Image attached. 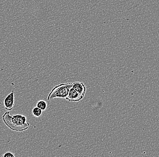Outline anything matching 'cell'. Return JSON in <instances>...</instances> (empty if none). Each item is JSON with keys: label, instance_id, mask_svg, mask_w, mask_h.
<instances>
[{"label": "cell", "instance_id": "obj_2", "mask_svg": "<svg viewBox=\"0 0 159 157\" xmlns=\"http://www.w3.org/2000/svg\"><path fill=\"white\" fill-rule=\"evenodd\" d=\"M73 83H61L53 88L47 96V99L51 100L55 98L66 99Z\"/></svg>", "mask_w": 159, "mask_h": 157}, {"label": "cell", "instance_id": "obj_3", "mask_svg": "<svg viewBox=\"0 0 159 157\" xmlns=\"http://www.w3.org/2000/svg\"><path fill=\"white\" fill-rule=\"evenodd\" d=\"M14 96V90H13L5 98L3 102L5 110L10 111L13 109L15 105Z\"/></svg>", "mask_w": 159, "mask_h": 157}, {"label": "cell", "instance_id": "obj_6", "mask_svg": "<svg viewBox=\"0 0 159 157\" xmlns=\"http://www.w3.org/2000/svg\"><path fill=\"white\" fill-rule=\"evenodd\" d=\"M36 106L42 111H45L47 108V102L44 100H40L37 102Z\"/></svg>", "mask_w": 159, "mask_h": 157}, {"label": "cell", "instance_id": "obj_5", "mask_svg": "<svg viewBox=\"0 0 159 157\" xmlns=\"http://www.w3.org/2000/svg\"><path fill=\"white\" fill-rule=\"evenodd\" d=\"M72 88L80 94L85 95L86 91V88L83 82H73Z\"/></svg>", "mask_w": 159, "mask_h": 157}, {"label": "cell", "instance_id": "obj_8", "mask_svg": "<svg viewBox=\"0 0 159 157\" xmlns=\"http://www.w3.org/2000/svg\"><path fill=\"white\" fill-rule=\"evenodd\" d=\"M15 155L11 152H7L2 155V157H15Z\"/></svg>", "mask_w": 159, "mask_h": 157}, {"label": "cell", "instance_id": "obj_4", "mask_svg": "<svg viewBox=\"0 0 159 157\" xmlns=\"http://www.w3.org/2000/svg\"><path fill=\"white\" fill-rule=\"evenodd\" d=\"M85 95L80 94L76 92L73 88H71L69 91V93L66 100L70 102H78L83 99Z\"/></svg>", "mask_w": 159, "mask_h": 157}, {"label": "cell", "instance_id": "obj_7", "mask_svg": "<svg viewBox=\"0 0 159 157\" xmlns=\"http://www.w3.org/2000/svg\"><path fill=\"white\" fill-rule=\"evenodd\" d=\"M42 112H43V111L37 106L33 108L32 111V113L34 117H39L41 116L42 115Z\"/></svg>", "mask_w": 159, "mask_h": 157}, {"label": "cell", "instance_id": "obj_1", "mask_svg": "<svg viewBox=\"0 0 159 157\" xmlns=\"http://www.w3.org/2000/svg\"><path fill=\"white\" fill-rule=\"evenodd\" d=\"M3 121L6 126L13 131L22 132L29 129L30 124L27 122L26 116L21 114L11 115L8 112L2 116Z\"/></svg>", "mask_w": 159, "mask_h": 157}]
</instances>
